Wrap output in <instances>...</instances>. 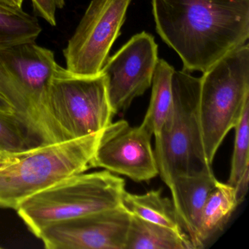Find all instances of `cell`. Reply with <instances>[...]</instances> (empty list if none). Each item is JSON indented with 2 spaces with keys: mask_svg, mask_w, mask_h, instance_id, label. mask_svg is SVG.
<instances>
[{
  "mask_svg": "<svg viewBox=\"0 0 249 249\" xmlns=\"http://www.w3.org/2000/svg\"><path fill=\"white\" fill-rule=\"evenodd\" d=\"M58 65L54 53L36 42L0 46V95L38 145L58 142L46 110L48 89Z\"/></svg>",
  "mask_w": 249,
  "mask_h": 249,
  "instance_id": "2",
  "label": "cell"
},
{
  "mask_svg": "<svg viewBox=\"0 0 249 249\" xmlns=\"http://www.w3.org/2000/svg\"><path fill=\"white\" fill-rule=\"evenodd\" d=\"M130 220L120 206L51 224L37 237L48 249H125Z\"/></svg>",
  "mask_w": 249,
  "mask_h": 249,
  "instance_id": "11",
  "label": "cell"
},
{
  "mask_svg": "<svg viewBox=\"0 0 249 249\" xmlns=\"http://www.w3.org/2000/svg\"><path fill=\"white\" fill-rule=\"evenodd\" d=\"M157 33L183 71H208L249 37V0H152Z\"/></svg>",
  "mask_w": 249,
  "mask_h": 249,
  "instance_id": "1",
  "label": "cell"
},
{
  "mask_svg": "<svg viewBox=\"0 0 249 249\" xmlns=\"http://www.w3.org/2000/svg\"><path fill=\"white\" fill-rule=\"evenodd\" d=\"M235 129L234 151L228 183L234 186L246 170H249V103L245 106Z\"/></svg>",
  "mask_w": 249,
  "mask_h": 249,
  "instance_id": "19",
  "label": "cell"
},
{
  "mask_svg": "<svg viewBox=\"0 0 249 249\" xmlns=\"http://www.w3.org/2000/svg\"><path fill=\"white\" fill-rule=\"evenodd\" d=\"M41 32L37 18L24 11L17 14L0 12V46L36 42Z\"/></svg>",
  "mask_w": 249,
  "mask_h": 249,
  "instance_id": "17",
  "label": "cell"
},
{
  "mask_svg": "<svg viewBox=\"0 0 249 249\" xmlns=\"http://www.w3.org/2000/svg\"><path fill=\"white\" fill-rule=\"evenodd\" d=\"M0 112H4V113H14V110L13 109L12 106L1 95H0Z\"/></svg>",
  "mask_w": 249,
  "mask_h": 249,
  "instance_id": "24",
  "label": "cell"
},
{
  "mask_svg": "<svg viewBox=\"0 0 249 249\" xmlns=\"http://www.w3.org/2000/svg\"><path fill=\"white\" fill-rule=\"evenodd\" d=\"M121 206L130 215L185 233L173 200L163 196L161 189L143 195H135L125 190Z\"/></svg>",
  "mask_w": 249,
  "mask_h": 249,
  "instance_id": "14",
  "label": "cell"
},
{
  "mask_svg": "<svg viewBox=\"0 0 249 249\" xmlns=\"http://www.w3.org/2000/svg\"><path fill=\"white\" fill-rule=\"evenodd\" d=\"M123 178L108 170L79 173L23 201L18 215L37 237L51 224L121 206Z\"/></svg>",
  "mask_w": 249,
  "mask_h": 249,
  "instance_id": "5",
  "label": "cell"
},
{
  "mask_svg": "<svg viewBox=\"0 0 249 249\" xmlns=\"http://www.w3.org/2000/svg\"><path fill=\"white\" fill-rule=\"evenodd\" d=\"M33 139L14 113L0 112V158L34 148Z\"/></svg>",
  "mask_w": 249,
  "mask_h": 249,
  "instance_id": "18",
  "label": "cell"
},
{
  "mask_svg": "<svg viewBox=\"0 0 249 249\" xmlns=\"http://www.w3.org/2000/svg\"><path fill=\"white\" fill-rule=\"evenodd\" d=\"M173 105L156 134L159 175L167 186L178 176L213 172L204 149L199 115L200 78L187 71H174Z\"/></svg>",
  "mask_w": 249,
  "mask_h": 249,
  "instance_id": "3",
  "label": "cell"
},
{
  "mask_svg": "<svg viewBox=\"0 0 249 249\" xmlns=\"http://www.w3.org/2000/svg\"><path fill=\"white\" fill-rule=\"evenodd\" d=\"M131 0H91L63 50L68 72L81 76L101 73L121 33Z\"/></svg>",
  "mask_w": 249,
  "mask_h": 249,
  "instance_id": "8",
  "label": "cell"
},
{
  "mask_svg": "<svg viewBox=\"0 0 249 249\" xmlns=\"http://www.w3.org/2000/svg\"><path fill=\"white\" fill-rule=\"evenodd\" d=\"M14 2L17 4V6L19 7V8H21L24 0H14Z\"/></svg>",
  "mask_w": 249,
  "mask_h": 249,
  "instance_id": "25",
  "label": "cell"
},
{
  "mask_svg": "<svg viewBox=\"0 0 249 249\" xmlns=\"http://www.w3.org/2000/svg\"><path fill=\"white\" fill-rule=\"evenodd\" d=\"M175 69L164 59H158L154 77L149 106L141 126L152 135L161 129L173 105L172 78Z\"/></svg>",
  "mask_w": 249,
  "mask_h": 249,
  "instance_id": "16",
  "label": "cell"
},
{
  "mask_svg": "<svg viewBox=\"0 0 249 249\" xmlns=\"http://www.w3.org/2000/svg\"><path fill=\"white\" fill-rule=\"evenodd\" d=\"M249 170L245 172L241 178L239 180L238 183L234 186V192H235V197L237 199L238 205L243 202L246 195H247L248 189H249Z\"/></svg>",
  "mask_w": 249,
  "mask_h": 249,
  "instance_id": "21",
  "label": "cell"
},
{
  "mask_svg": "<svg viewBox=\"0 0 249 249\" xmlns=\"http://www.w3.org/2000/svg\"><path fill=\"white\" fill-rule=\"evenodd\" d=\"M237 206L234 187L218 182L208 196L201 214L199 228L201 247L203 248L205 242L224 228Z\"/></svg>",
  "mask_w": 249,
  "mask_h": 249,
  "instance_id": "15",
  "label": "cell"
},
{
  "mask_svg": "<svg viewBox=\"0 0 249 249\" xmlns=\"http://www.w3.org/2000/svg\"><path fill=\"white\" fill-rule=\"evenodd\" d=\"M213 172L178 176L167 187L171 192L178 217L195 249H201L199 228L204 205L218 183Z\"/></svg>",
  "mask_w": 249,
  "mask_h": 249,
  "instance_id": "12",
  "label": "cell"
},
{
  "mask_svg": "<svg viewBox=\"0 0 249 249\" xmlns=\"http://www.w3.org/2000/svg\"><path fill=\"white\" fill-rule=\"evenodd\" d=\"M249 103V46L246 43L215 62L200 78L199 121L210 164Z\"/></svg>",
  "mask_w": 249,
  "mask_h": 249,
  "instance_id": "6",
  "label": "cell"
},
{
  "mask_svg": "<svg viewBox=\"0 0 249 249\" xmlns=\"http://www.w3.org/2000/svg\"><path fill=\"white\" fill-rule=\"evenodd\" d=\"M158 59V45L145 32L134 36L108 57L101 73L115 114L126 110L149 89Z\"/></svg>",
  "mask_w": 249,
  "mask_h": 249,
  "instance_id": "9",
  "label": "cell"
},
{
  "mask_svg": "<svg viewBox=\"0 0 249 249\" xmlns=\"http://www.w3.org/2000/svg\"><path fill=\"white\" fill-rule=\"evenodd\" d=\"M33 9L38 17L43 18L51 26L56 25V12L65 6V0H32Z\"/></svg>",
  "mask_w": 249,
  "mask_h": 249,
  "instance_id": "20",
  "label": "cell"
},
{
  "mask_svg": "<svg viewBox=\"0 0 249 249\" xmlns=\"http://www.w3.org/2000/svg\"><path fill=\"white\" fill-rule=\"evenodd\" d=\"M46 110L58 142L101 132L115 115L103 74L74 75L59 65L49 84Z\"/></svg>",
  "mask_w": 249,
  "mask_h": 249,
  "instance_id": "7",
  "label": "cell"
},
{
  "mask_svg": "<svg viewBox=\"0 0 249 249\" xmlns=\"http://www.w3.org/2000/svg\"><path fill=\"white\" fill-rule=\"evenodd\" d=\"M153 135L143 126L132 127L120 120L105 128L91 161V167H102L136 182L148 181L159 175Z\"/></svg>",
  "mask_w": 249,
  "mask_h": 249,
  "instance_id": "10",
  "label": "cell"
},
{
  "mask_svg": "<svg viewBox=\"0 0 249 249\" xmlns=\"http://www.w3.org/2000/svg\"><path fill=\"white\" fill-rule=\"evenodd\" d=\"M25 152L21 153V154H19L6 156V157L0 158V170H4V169L6 168V167L11 166V164H14V163L18 161L19 159L21 158V156L23 155V154H24Z\"/></svg>",
  "mask_w": 249,
  "mask_h": 249,
  "instance_id": "23",
  "label": "cell"
},
{
  "mask_svg": "<svg viewBox=\"0 0 249 249\" xmlns=\"http://www.w3.org/2000/svg\"><path fill=\"white\" fill-rule=\"evenodd\" d=\"M125 249H195L189 236L131 215Z\"/></svg>",
  "mask_w": 249,
  "mask_h": 249,
  "instance_id": "13",
  "label": "cell"
},
{
  "mask_svg": "<svg viewBox=\"0 0 249 249\" xmlns=\"http://www.w3.org/2000/svg\"><path fill=\"white\" fill-rule=\"evenodd\" d=\"M101 132L26 151L0 170V207L17 210L30 196L91 168Z\"/></svg>",
  "mask_w": 249,
  "mask_h": 249,
  "instance_id": "4",
  "label": "cell"
},
{
  "mask_svg": "<svg viewBox=\"0 0 249 249\" xmlns=\"http://www.w3.org/2000/svg\"><path fill=\"white\" fill-rule=\"evenodd\" d=\"M22 11V8L17 6L14 0H0V12L17 14Z\"/></svg>",
  "mask_w": 249,
  "mask_h": 249,
  "instance_id": "22",
  "label": "cell"
}]
</instances>
